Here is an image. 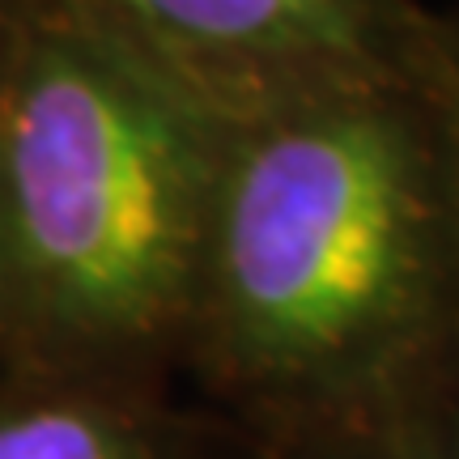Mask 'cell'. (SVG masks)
I'll return each instance as SVG.
<instances>
[{"label":"cell","instance_id":"7a4b0ae2","mask_svg":"<svg viewBox=\"0 0 459 459\" xmlns=\"http://www.w3.org/2000/svg\"><path fill=\"white\" fill-rule=\"evenodd\" d=\"M434 273V209L409 124L358 94L221 132L196 298L234 353L332 375L409 328Z\"/></svg>","mask_w":459,"mask_h":459},{"label":"cell","instance_id":"5b68a950","mask_svg":"<svg viewBox=\"0 0 459 459\" xmlns=\"http://www.w3.org/2000/svg\"><path fill=\"white\" fill-rule=\"evenodd\" d=\"M22 9H26V0H0V60H4V51H9V43H13Z\"/></svg>","mask_w":459,"mask_h":459},{"label":"cell","instance_id":"3957f363","mask_svg":"<svg viewBox=\"0 0 459 459\" xmlns=\"http://www.w3.org/2000/svg\"><path fill=\"white\" fill-rule=\"evenodd\" d=\"M196 94L247 73L349 77L375 48L366 0H68Z\"/></svg>","mask_w":459,"mask_h":459},{"label":"cell","instance_id":"6da1fadb","mask_svg":"<svg viewBox=\"0 0 459 459\" xmlns=\"http://www.w3.org/2000/svg\"><path fill=\"white\" fill-rule=\"evenodd\" d=\"M221 115L68 0L0 60V328L132 344L196 302Z\"/></svg>","mask_w":459,"mask_h":459},{"label":"cell","instance_id":"277c9868","mask_svg":"<svg viewBox=\"0 0 459 459\" xmlns=\"http://www.w3.org/2000/svg\"><path fill=\"white\" fill-rule=\"evenodd\" d=\"M0 459H158L145 434L85 395H39L0 409Z\"/></svg>","mask_w":459,"mask_h":459}]
</instances>
